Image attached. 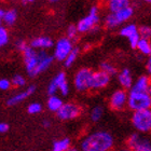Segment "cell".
<instances>
[{"mask_svg":"<svg viewBox=\"0 0 151 151\" xmlns=\"http://www.w3.org/2000/svg\"><path fill=\"white\" fill-rule=\"evenodd\" d=\"M53 80L56 83L57 88H58V91L63 96H67L69 94L70 88H69V83L67 81V77L65 73H58L55 77L53 78Z\"/></svg>","mask_w":151,"mask_h":151,"instance_id":"17","label":"cell"},{"mask_svg":"<svg viewBox=\"0 0 151 151\" xmlns=\"http://www.w3.org/2000/svg\"><path fill=\"white\" fill-rule=\"evenodd\" d=\"M94 71L90 68L79 69L73 78V85L78 92H86L91 90L92 77Z\"/></svg>","mask_w":151,"mask_h":151,"instance_id":"7","label":"cell"},{"mask_svg":"<svg viewBox=\"0 0 151 151\" xmlns=\"http://www.w3.org/2000/svg\"><path fill=\"white\" fill-rule=\"evenodd\" d=\"M23 58H24V64H25L26 71L30 77H36L38 76L37 70L40 64L41 56H42V50L37 51L30 45L26 47L22 52Z\"/></svg>","mask_w":151,"mask_h":151,"instance_id":"3","label":"cell"},{"mask_svg":"<svg viewBox=\"0 0 151 151\" xmlns=\"http://www.w3.org/2000/svg\"><path fill=\"white\" fill-rule=\"evenodd\" d=\"M71 142H70V139L69 138H62V139H58V140H55L53 142V151H67L69 150L71 147Z\"/></svg>","mask_w":151,"mask_h":151,"instance_id":"21","label":"cell"},{"mask_svg":"<svg viewBox=\"0 0 151 151\" xmlns=\"http://www.w3.org/2000/svg\"><path fill=\"white\" fill-rule=\"evenodd\" d=\"M151 88V79L148 76H140L136 79L133 86L129 91L133 92H144V93H148L149 88Z\"/></svg>","mask_w":151,"mask_h":151,"instance_id":"14","label":"cell"},{"mask_svg":"<svg viewBox=\"0 0 151 151\" xmlns=\"http://www.w3.org/2000/svg\"><path fill=\"white\" fill-rule=\"evenodd\" d=\"M148 94H149V96H150V98H151V88H149V91H148Z\"/></svg>","mask_w":151,"mask_h":151,"instance_id":"43","label":"cell"},{"mask_svg":"<svg viewBox=\"0 0 151 151\" xmlns=\"http://www.w3.org/2000/svg\"><path fill=\"white\" fill-rule=\"evenodd\" d=\"M139 34V28L135 24H127V25H124L123 27H121L120 29V35L122 36V37H125V38H131L133 36L135 35H138Z\"/></svg>","mask_w":151,"mask_h":151,"instance_id":"20","label":"cell"},{"mask_svg":"<svg viewBox=\"0 0 151 151\" xmlns=\"http://www.w3.org/2000/svg\"><path fill=\"white\" fill-rule=\"evenodd\" d=\"M35 90H36L35 86H34V85H30V86H28V88H26L25 91L19 92L17 94L13 95L11 98H9L8 101H6V105H8V106H14V105H17V104H19V103H22V101H25L27 97H29V96L35 92Z\"/></svg>","mask_w":151,"mask_h":151,"instance_id":"16","label":"cell"},{"mask_svg":"<svg viewBox=\"0 0 151 151\" xmlns=\"http://www.w3.org/2000/svg\"><path fill=\"white\" fill-rule=\"evenodd\" d=\"M139 35L142 39H150L151 38V27L150 26H140L139 27Z\"/></svg>","mask_w":151,"mask_h":151,"instance_id":"28","label":"cell"},{"mask_svg":"<svg viewBox=\"0 0 151 151\" xmlns=\"http://www.w3.org/2000/svg\"><path fill=\"white\" fill-rule=\"evenodd\" d=\"M101 70L104 71V73H106L107 75H109L110 77H112V76L118 73L116 66L112 65L111 63H109V62H103V63L101 64Z\"/></svg>","mask_w":151,"mask_h":151,"instance_id":"26","label":"cell"},{"mask_svg":"<svg viewBox=\"0 0 151 151\" xmlns=\"http://www.w3.org/2000/svg\"><path fill=\"white\" fill-rule=\"evenodd\" d=\"M57 91H58V88H57V85H56V83H55V81L52 79V80H51V82L49 83V85H47V94L50 95V96H52V95L56 94Z\"/></svg>","mask_w":151,"mask_h":151,"instance_id":"32","label":"cell"},{"mask_svg":"<svg viewBox=\"0 0 151 151\" xmlns=\"http://www.w3.org/2000/svg\"><path fill=\"white\" fill-rule=\"evenodd\" d=\"M41 110H42V106L39 103H32L27 107V111L30 114H37V113L41 112Z\"/></svg>","mask_w":151,"mask_h":151,"instance_id":"31","label":"cell"},{"mask_svg":"<svg viewBox=\"0 0 151 151\" xmlns=\"http://www.w3.org/2000/svg\"><path fill=\"white\" fill-rule=\"evenodd\" d=\"M32 47H34L35 50H47L54 45L53 40L47 36H40L35 39H32L30 44Z\"/></svg>","mask_w":151,"mask_h":151,"instance_id":"15","label":"cell"},{"mask_svg":"<svg viewBox=\"0 0 151 151\" xmlns=\"http://www.w3.org/2000/svg\"><path fill=\"white\" fill-rule=\"evenodd\" d=\"M106 6L109 10V13L118 12L120 10H123L131 6L129 0H106Z\"/></svg>","mask_w":151,"mask_h":151,"instance_id":"18","label":"cell"},{"mask_svg":"<svg viewBox=\"0 0 151 151\" xmlns=\"http://www.w3.org/2000/svg\"><path fill=\"white\" fill-rule=\"evenodd\" d=\"M43 125L45 126V127H47V126L50 125V123H49V121H44V122H43Z\"/></svg>","mask_w":151,"mask_h":151,"instance_id":"38","label":"cell"},{"mask_svg":"<svg viewBox=\"0 0 151 151\" xmlns=\"http://www.w3.org/2000/svg\"><path fill=\"white\" fill-rule=\"evenodd\" d=\"M3 15H4V11L0 9V27H1V24L3 22Z\"/></svg>","mask_w":151,"mask_h":151,"instance_id":"37","label":"cell"},{"mask_svg":"<svg viewBox=\"0 0 151 151\" xmlns=\"http://www.w3.org/2000/svg\"><path fill=\"white\" fill-rule=\"evenodd\" d=\"M101 21L99 17V10L96 6H93L90 9L86 15L81 19L77 24L79 34H85V32H94L97 29L98 23Z\"/></svg>","mask_w":151,"mask_h":151,"instance_id":"4","label":"cell"},{"mask_svg":"<svg viewBox=\"0 0 151 151\" xmlns=\"http://www.w3.org/2000/svg\"><path fill=\"white\" fill-rule=\"evenodd\" d=\"M134 14V9L133 6H127L125 9L120 10L118 12L109 13L105 16L104 24L108 29H113L120 26L123 23L127 22Z\"/></svg>","mask_w":151,"mask_h":151,"instance_id":"6","label":"cell"},{"mask_svg":"<svg viewBox=\"0 0 151 151\" xmlns=\"http://www.w3.org/2000/svg\"><path fill=\"white\" fill-rule=\"evenodd\" d=\"M81 107L75 103H66L63 105V107L56 112L57 118L63 121H69L78 118L81 114Z\"/></svg>","mask_w":151,"mask_h":151,"instance_id":"11","label":"cell"},{"mask_svg":"<svg viewBox=\"0 0 151 151\" xmlns=\"http://www.w3.org/2000/svg\"><path fill=\"white\" fill-rule=\"evenodd\" d=\"M79 32L77 28V25H69L67 28V38H69L70 40H75L77 36H78Z\"/></svg>","mask_w":151,"mask_h":151,"instance_id":"30","label":"cell"},{"mask_svg":"<svg viewBox=\"0 0 151 151\" xmlns=\"http://www.w3.org/2000/svg\"><path fill=\"white\" fill-rule=\"evenodd\" d=\"M131 123L136 132L139 134L151 133V109L133 112Z\"/></svg>","mask_w":151,"mask_h":151,"instance_id":"2","label":"cell"},{"mask_svg":"<svg viewBox=\"0 0 151 151\" xmlns=\"http://www.w3.org/2000/svg\"><path fill=\"white\" fill-rule=\"evenodd\" d=\"M11 85H12V82L10 80H8V79H0V90L6 91V90H9L11 88Z\"/></svg>","mask_w":151,"mask_h":151,"instance_id":"33","label":"cell"},{"mask_svg":"<svg viewBox=\"0 0 151 151\" xmlns=\"http://www.w3.org/2000/svg\"><path fill=\"white\" fill-rule=\"evenodd\" d=\"M126 146L132 151H151V140L139 133H133L126 139Z\"/></svg>","mask_w":151,"mask_h":151,"instance_id":"8","label":"cell"},{"mask_svg":"<svg viewBox=\"0 0 151 151\" xmlns=\"http://www.w3.org/2000/svg\"><path fill=\"white\" fill-rule=\"evenodd\" d=\"M73 47H73V40H70L67 37L60 38L56 41L54 47V58L58 62H64L70 54V52L73 50Z\"/></svg>","mask_w":151,"mask_h":151,"instance_id":"9","label":"cell"},{"mask_svg":"<svg viewBox=\"0 0 151 151\" xmlns=\"http://www.w3.org/2000/svg\"><path fill=\"white\" fill-rule=\"evenodd\" d=\"M110 76L104 71H101V69L98 71H94L93 77H92L91 90L92 91H99V90L107 88V85L110 83Z\"/></svg>","mask_w":151,"mask_h":151,"instance_id":"12","label":"cell"},{"mask_svg":"<svg viewBox=\"0 0 151 151\" xmlns=\"http://www.w3.org/2000/svg\"><path fill=\"white\" fill-rule=\"evenodd\" d=\"M15 47H17V50H19V51L23 52V51L25 50L28 45L26 44V42L24 40H17V41H16V43H15Z\"/></svg>","mask_w":151,"mask_h":151,"instance_id":"34","label":"cell"},{"mask_svg":"<svg viewBox=\"0 0 151 151\" xmlns=\"http://www.w3.org/2000/svg\"><path fill=\"white\" fill-rule=\"evenodd\" d=\"M119 151H132V150L129 148H124V149H121V150H119Z\"/></svg>","mask_w":151,"mask_h":151,"instance_id":"39","label":"cell"},{"mask_svg":"<svg viewBox=\"0 0 151 151\" xmlns=\"http://www.w3.org/2000/svg\"><path fill=\"white\" fill-rule=\"evenodd\" d=\"M114 147V138L104 129L88 134L80 142L81 151H110Z\"/></svg>","mask_w":151,"mask_h":151,"instance_id":"1","label":"cell"},{"mask_svg":"<svg viewBox=\"0 0 151 151\" xmlns=\"http://www.w3.org/2000/svg\"><path fill=\"white\" fill-rule=\"evenodd\" d=\"M9 39H10V35L8 29L6 27H3V26H1L0 27V47H2L6 44H8Z\"/></svg>","mask_w":151,"mask_h":151,"instance_id":"27","label":"cell"},{"mask_svg":"<svg viewBox=\"0 0 151 151\" xmlns=\"http://www.w3.org/2000/svg\"><path fill=\"white\" fill-rule=\"evenodd\" d=\"M8 129H9V126H8V124H6V123H0V134L6 133Z\"/></svg>","mask_w":151,"mask_h":151,"instance_id":"35","label":"cell"},{"mask_svg":"<svg viewBox=\"0 0 151 151\" xmlns=\"http://www.w3.org/2000/svg\"><path fill=\"white\" fill-rule=\"evenodd\" d=\"M129 92L123 88H119L112 92L109 97V107L114 111H122L127 107Z\"/></svg>","mask_w":151,"mask_h":151,"instance_id":"10","label":"cell"},{"mask_svg":"<svg viewBox=\"0 0 151 151\" xmlns=\"http://www.w3.org/2000/svg\"><path fill=\"white\" fill-rule=\"evenodd\" d=\"M25 2H32V1H35V0H24Z\"/></svg>","mask_w":151,"mask_h":151,"instance_id":"42","label":"cell"},{"mask_svg":"<svg viewBox=\"0 0 151 151\" xmlns=\"http://www.w3.org/2000/svg\"><path fill=\"white\" fill-rule=\"evenodd\" d=\"M11 82H12V85H14V86H17V88H21V86H24V85H25L26 80H25V78H24L23 76L15 75L12 78Z\"/></svg>","mask_w":151,"mask_h":151,"instance_id":"29","label":"cell"},{"mask_svg":"<svg viewBox=\"0 0 151 151\" xmlns=\"http://www.w3.org/2000/svg\"><path fill=\"white\" fill-rule=\"evenodd\" d=\"M79 49L78 47H73V50L70 52V54L67 56V58L65 60H64V65H65V67H71L73 65V64L76 63V60H77V58H78L79 56Z\"/></svg>","mask_w":151,"mask_h":151,"instance_id":"25","label":"cell"},{"mask_svg":"<svg viewBox=\"0 0 151 151\" xmlns=\"http://www.w3.org/2000/svg\"><path fill=\"white\" fill-rule=\"evenodd\" d=\"M142 1H145L147 3H151V0H142Z\"/></svg>","mask_w":151,"mask_h":151,"instance_id":"44","label":"cell"},{"mask_svg":"<svg viewBox=\"0 0 151 151\" xmlns=\"http://www.w3.org/2000/svg\"><path fill=\"white\" fill-rule=\"evenodd\" d=\"M47 105L50 111H52V112H57L60 108L63 107L64 103H63V101H62V98L58 97L57 95H52V96H50L49 99H47Z\"/></svg>","mask_w":151,"mask_h":151,"instance_id":"19","label":"cell"},{"mask_svg":"<svg viewBox=\"0 0 151 151\" xmlns=\"http://www.w3.org/2000/svg\"><path fill=\"white\" fill-rule=\"evenodd\" d=\"M127 108H129L133 112L151 109V98L149 94L144 92L129 91Z\"/></svg>","mask_w":151,"mask_h":151,"instance_id":"5","label":"cell"},{"mask_svg":"<svg viewBox=\"0 0 151 151\" xmlns=\"http://www.w3.org/2000/svg\"><path fill=\"white\" fill-rule=\"evenodd\" d=\"M118 82L123 90H131L134 83L133 76L129 68H123L120 73H118Z\"/></svg>","mask_w":151,"mask_h":151,"instance_id":"13","label":"cell"},{"mask_svg":"<svg viewBox=\"0 0 151 151\" xmlns=\"http://www.w3.org/2000/svg\"><path fill=\"white\" fill-rule=\"evenodd\" d=\"M17 19V11L15 9H10L8 11H4L3 15V23L8 26H12L15 24Z\"/></svg>","mask_w":151,"mask_h":151,"instance_id":"22","label":"cell"},{"mask_svg":"<svg viewBox=\"0 0 151 151\" xmlns=\"http://www.w3.org/2000/svg\"><path fill=\"white\" fill-rule=\"evenodd\" d=\"M103 116H104V108H103V106H101V105L94 106V107L91 109L90 119H91L92 122H98V121H101Z\"/></svg>","mask_w":151,"mask_h":151,"instance_id":"24","label":"cell"},{"mask_svg":"<svg viewBox=\"0 0 151 151\" xmlns=\"http://www.w3.org/2000/svg\"><path fill=\"white\" fill-rule=\"evenodd\" d=\"M136 49H137L139 53H142V55L149 56L151 53V42L148 39H142V38H140V40H139Z\"/></svg>","mask_w":151,"mask_h":151,"instance_id":"23","label":"cell"},{"mask_svg":"<svg viewBox=\"0 0 151 151\" xmlns=\"http://www.w3.org/2000/svg\"><path fill=\"white\" fill-rule=\"evenodd\" d=\"M146 68H147V71L149 73H151V53L148 56V60H147V64H146Z\"/></svg>","mask_w":151,"mask_h":151,"instance_id":"36","label":"cell"},{"mask_svg":"<svg viewBox=\"0 0 151 151\" xmlns=\"http://www.w3.org/2000/svg\"><path fill=\"white\" fill-rule=\"evenodd\" d=\"M60 0H50V2H52V3H54V2H58Z\"/></svg>","mask_w":151,"mask_h":151,"instance_id":"41","label":"cell"},{"mask_svg":"<svg viewBox=\"0 0 151 151\" xmlns=\"http://www.w3.org/2000/svg\"><path fill=\"white\" fill-rule=\"evenodd\" d=\"M67 151H79L77 148H70L69 150H67Z\"/></svg>","mask_w":151,"mask_h":151,"instance_id":"40","label":"cell"}]
</instances>
